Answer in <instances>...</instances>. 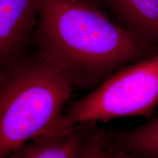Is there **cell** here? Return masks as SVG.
Instances as JSON below:
<instances>
[{"instance_id": "1", "label": "cell", "mask_w": 158, "mask_h": 158, "mask_svg": "<svg viewBox=\"0 0 158 158\" xmlns=\"http://www.w3.org/2000/svg\"><path fill=\"white\" fill-rule=\"evenodd\" d=\"M32 43L74 87L89 92L122 68L158 53V46L132 34L102 7L78 0H40Z\"/></svg>"}, {"instance_id": "2", "label": "cell", "mask_w": 158, "mask_h": 158, "mask_svg": "<svg viewBox=\"0 0 158 158\" xmlns=\"http://www.w3.org/2000/svg\"><path fill=\"white\" fill-rule=\"evenodd\" d=\"M74 88L37 54L0 70V158L29 141L72 129L63 107Z\"/></svg>"}, {"instance_id": "3", "label": "cell", "mask_w": 158, "mask_h": 158, "mask_svg": "<svg viewBox=\"0 0 158 158\" xmlns=\"http://www.w3.org/2000/svg\"><path fill=\"white\" fill-rule=\"evenodd\" d=\"M158 107V53L112 74L71 104L66 114L73 125L106 123L120 117L151 118Z\"/></svg>"}, {"instance_id": "4", "label": "cell", "mask_w": 158, "mask_h": 158, "mask_svg": "<svg viewBox=\"0 0 158 158\" xmlns=\"http://www.w3.org/2000/svg\"><path fill=\"white\" fill-rule=\"evenodd\" d=\"M40 0H0V70L26 56L38 19Z\"/></svg>"}, {"instance_id": "5", "label": "cell", "mask_w": 158, "mask_h": 158, "mask_svg": "<svg viewBox=\"0 0 158 158\" xmlns=\"http://www.w3.org/2000/svg\"><path fill=\"white\" fill-rule=\"evenodd\" d=\"M97 122L75 124L68 132L29 141L5 158H81Z\"/></svg>"}, {"instance_id": "6", "label": "cell", "mask_w": 158, "mask_h": 158, "mask_svg": "<svg viewBox=\"0 0 158 158\" xmlns=\"http://www.w3.org/2000/svg\"><path fill=\"white\" fill-rule=\"evenodd\" d=\"M100 1L130 32L158 46V0Z\"/></svg>"}, {"instance_id": "7", "label": "cell", "mask_w": 158, "mask_h": 158, "mask_svg": "<svg viewBox=\"0 0 158 158\" xmlns=\"http://www.w3.org/2000/svg\"><path fill=\"white\" fill-rule=\"evenodd\" d=\"M102 142L106 152L122 151L146 158H158V114L132 129H102Z\"/></svg>"}, {"instance_id": "8", "label": "cell", "mask_w": 158, "mask_h": 158, "mask_svg": "<svg viewBox=\"0 0 158 158\" xmlns=\"http://www.w3.org/2000/svg\"><path fill=\"white\" fill-rule=\"evenodd\" d=\"M102 133V129L97 125L86 141L81 158H102L104 151Z\"/></svg>"}, {"instance_id": "9", "label": "cell", "mask_w": 158, "mask_h": 158, "mask_svg": "<svg viewBox=\"0 0 158 158\" xmlns=\"http://www.w3.org/2000/svg\"><path fill=\"white\" fill-rule=\"evenodd\" d=\"M102 158H146L133 155V154L125 152L122 151H113V152H106L103 151Z\"/></svg>"}, {"instance_id": "10", "label": "cell", "mask_w": 158, "mask_h": 158, "mask_svg": "<svg viewBox=\"0 0 158 158\" xmlns=\"http://www.w3.org/2000/svg\"><path fill=\"white\" fill-rule=\"evenodd\" d=\"M78 1H81V2H87L89 4H92V5H98L99 7H102L101 3H100V0H78Z\"/></svg>"}]
</instances>
